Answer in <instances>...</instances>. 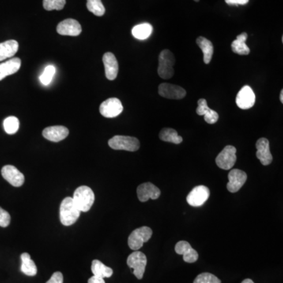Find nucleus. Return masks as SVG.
Masks as SVG:
<instances>
[{
	"mask_svg": "<svg viewBox=\"0 0 283 283\" xmlns=\"http://www.w3.org/2000/svg\"><path fill=\"white\" fill-rule=\"evenodd\" d=\"M80 211L75 205L73 198H65L60 205V220L64 226L74 224L80 217Z\"/></svg>",
	"mask_w": 283,
	"mask_h": 283,
	"instance_id": "f257e3e1",
	"label": "nucleus"
},
{
	"mask_svg": "<svg viewBox=\"0 0 283 283\" xmlns=\"http://www.w3.org/2000/svg\"><path fill=\"white\" fill-rule=\"evenodd\" d=\"M75 205L80 212H88L95 202L93 190L87 186H81L75 190L73 198Z\"/></svg>",
	"mask_w": 283,
	"mask_h": 283,
	"instance_id": "f03ea898",
	"label": "nucleus"
},
{
	"mask_svg": "<svg viewBox=\"0 0 283 283\" xmlns=\"http://www.w3.org/2000/svg\"><path fill=\"white\" fill-rule=\"evenodd\" d=\"M175 59L174 54L168 49L162 50L159 55V65L157 73L160 78L170 79L174 75L173 65Z\"/></svg>",
	"mask_w": 283,
	"mask_h": 283,
	"instance_id": "7ed1b4c3",
	"label": "nucleus"
},
{
	"mask_svg": "<svg viewBox=\"0 0 283 283\" xmlns=\"http://www.w3.org/2000/svg\"><path fill=\"white\" fill-rule=\"evenodd\" d=\"M109 145L116 150H126L135 152L140 147L138 139L131 136H116L109 140Z\"/></svg>",
	"mask_w": 283,
	"mask_h": 283,
	"instance_id": "20e7f679",
	"label": "nucleus"
},
{
	"mask_svg": "<svg viewBox=\"0 0 283 283\" xmlns=\"http://www.w3.org/2000/svg\"><path fill=\"white\" fill-rule=\"evenodd\" d=\"M153 235V231L149 227H142L133 231L129 237V247L131 250H137L143 246L145 242H147Z\"/></svg>",
	"mask_w": 283,
	"mask_h": 283,
	"instance_id": "39448f33",
	"label": "nucleus"
},
{
	"mask_svg": "<svg viewBox=\"0 0 283 283\" xmlns=\"http://www.w3.org/2000/svg\"><path fill=\"white\" fill-rule=\"evenodd\" d=\"M127 264L129 268L133 269V274L138 280H142L143 278L145 267L147 264V258L143 253L138 250L133 252V254L128 257Z\"/></svg>",
	"mask_w": 283,
	"mask_h": 283,
	"instance_id": "423d86ee",
	"label": "nucleus"
},
{
	"mask_svg": "<svg viewBox=\"0 0 283 283\" xmlns=\"http://www.w3.org/2000/svg\"><path fill=\"white\" fill-rule=\"evenodd\" d=\"M236 151L233 145H227L216 156V163L219 168L224 170L233 168L237 160Z\"/></svg>",
	"mask_w": 283,
	"mask_h": 283,
	"instance_id": "0eeeda50",
	"label": "nucleus"
},
{
	"mask_svg": "<svg viewBox=\"0 0 283 283\" xmlns=\"http://www.w3.org/2000/svg\"><path fill=\"white\" fill-rule=\"evenodd\" d=\"M210 196V190L205 186H195L192 189L186 197L187 203L193 207L202 206L205 203V201L209 199Z\"/></svg>",
	"mask_w": 283,
	"mask_h": 283,
	"instance_id": "6e6552de",
	"label": "nucleus"
},
{
	"mask_svg": "<svg viewBox=\"0 0 283 283\" xmlns=\"http://www.w3.org/2000/svg\"><path fill=\"white\" fill-rule=\"evenodd\" d=\"M123 105L117 98H111L101 104L99 111L106 118H114L123 112Z\"/></svg>",
	"mask_w": 283,
	"mask_h": 283,
	"instance_id": "1a4fd4ad",
	"label": "nucleus"
},
{
	"mask_svg": "<svg viewBox=\"0 0 283 283\" xmlns=\"http://www.w3.org/2000/svg\"><path fill=\"white\" fill-rule=\"evenodd\" d=\"M256 103V95L250 86H244L236 96V104L242 110H249Z\"/></svg>",
	"mask_w": 283,
	"mask_h": 283,
	"instance_id": "9d476101",
	"label": "nucleus"
},
{
	"mask_svg": "<svg viewBox=\"0 0 283 283\" xmlns=\"http://www.w3.org/2000/svg\"><path fill=\"white\" fill-rule=\"evenodd\" d=\"M158 93L161 97L168 99H182L186 95V91L180 86L167 83L159 85Z\"/></svg>",
	"mask_w": 283,
	"mask_h": 283,
	"instance_id": "9b49d317",
	"label": "nucleus"
},
{
	"mask_svg": "<svg viewBox=\"0 0 283 283\" xmlns=\"http://www.w3.org/2000/svg\"><path fill=\"white\" fill-rule=\"evenodd\" d=\"M229 182L227 183V188L231 193L239 191L247 180V174L240 169H233L228 174Z\"/></svg>",
	"mask_w": 283,
	"mask_h": 283,
	"instance_id": "f8f14e48",
	"label": "nucleus"
},
{
	"mask_svg": "<svg viewBox=\"0 0 283 283\" xmlns=\"http://www.w3.org/2000/svg\"><path fill=\"white\" fill-rule=\"evenodd\" d=\"M1 173L4 179L15 187H19L24 184V175L14 166H4L1 170Z\"/></svg>",
	"mask_w": 283,
	"mask_h": 283,
	"instance_id": "ddd939ff",
	"label": "nucleus"
},
{
	"mask_svg": "<svg viewBox=\"0 0 283 283\" xmlns=\"http://www.w3.org/2000/svg\"><path fill=\"white\" fill-rule=\"evenodd\" d=\"M137 195L140 201L145 202L149 199H157L160 197V190L153 183H142L137 188Z\"/></svg>",
	"mask_w": 283,
	"mask_h": 283,
	"instance_id": "4468645a",
	"label": "nucleus"
},
{
	"mask_svg": "<svg viewBox=\"0 0 283 283\" xmlns=\"http://www.w3.org/2000/svg\"><path fill=\"white\" fill-rule=\"evenodd\" d=\"M57 32L60 35L77 36L82 32V28L78 21L69 18L64 20L58 24Z\"/></svg>",
	"mask_w": 283,
	"mask_h": 283,
	"instance_id": "2eb2a0df",
	"label": "nucleus"
},
{
	"mask_svg": "<svg viewBox=\"0 0 283 283\" xmlns=\"http://www.w3.org/2000/svg\"><path fill=\"white\" fill-rule=\"evenodd\" d=\"M257 157L259 159L263 165H269L272 162L273 156L270 151V145L268 139L261 138L256 143Z\"/></svg>",
	"mask_w": 283,
	"mask_h": 283,
	"instance_id": "dca6fc26",
	"label": "nucleus"
},
{
	"mask_svg": "<svg viewBox=\"0 0 283 283\" xmlns=\"http://www.w3.org/2000/svg\"><path fill=\"white\" fill-rule=\"evenodd\" d=\"M103 61L106 78L110 80H115L118 77V70H119V65L115 55L113 53H106L103 55Z\"/></svg>",
	"mask_w": 283,
	"mask_h": 283,
	"instance_id": "f3484780",
	"label": "nucleus"
},
{
	"mask_svg": "<svg viewBox=\"0 0 283 283\" xmlns=\"http://www.w3.org/2000/svg\"><path fill=\"white\" fill-rule=\"evenodd\" d=\"M177 254L183 256V261L186 263L196 262L198 259V252L194 250L189 242L186 241H179L175 247Z\"/></svg>",
	"mask_w": 283,
	"mask_h": 283,
	"instance_id": "a211bd4d",
	"label": "nucleus"
},
{
	"mask_svg": "<svg viewBox=\"0 0 283 283\" xmlns=\"http://www.w3.org/2000/svg\"><path fill=\"white\" fill-rule=\"evenodd\" d=\"M69 133V129L64 126H51L43 131V136L49 141L58 142L65 140Z\"/></svg>",
	"mask_w": 283,
	"mask_h": 283,
	"instance_id": "6ab92c4d",
	"label": "nucleus"
},
{
	"mask_svg": "<svg viewBox=\"0 0 283 283\" xmlns=\"http://www.w3.org/2000/svg\"><path fill=\"white\" fill-rule=\"evenodd\" d=\"M196 113L199 116H204L205 121L209 125L216 123L219 120V114L215 110L209 108L207 104V101L204 99L198 101V108Z\"/></svg>",
	"mask_w": 283,
	"mask_h": 283,
	"instance_id": "aec40b11",
	"label": "nucleus"
},
{
	"mask_svg": "<svg viewBox=\"0 0 283 283\" xmlns=\"http://www.w3.org/2000/svg\"><path fill=\"white\" fill-rule=\"evenodd\" d=\"M21 61L20 58H14L0 64V80L5 77L14 74L20 69Z\"/></svg>",
	"mask_w": 283,
	"mask_h": 283,
	"instance_id": "412c9836",
	"label": "nucleus"
},
{
	"mask_svg": "<svg viewBox=\"0 0 283 283\" xmlns=\"http://www.w3.org/2000/svg\"><path fill=\"white\" fill-rule=\"evenodd\" d=\"M247 38L248 34L246 32H242L237 36L236 39L231 43V49L234 53L239 55H247L250 54V47L246 43Z\"/></svg>",
	"mask_w": 283,
	"mask_h": 283,
	"instance_id": "4be33fe9",
	"label": "nucleus"
},
{
	"mask_svg": "<svg viewBox=\"0 0 283 283\" xmlns=\"http://www.w3.org/2000/svg\"><path fill=\"white\" fill-rule=\"evenodd\" d=\"M18 47V43L13 39L0 43V62L13 57L17 53Z\"/></svg>",
	"mask_w": 283,
	"mask_h": 283,
	"instance_id": "5701e85b",
	"label": "nucleus"
},
{
	"mask_svg": "<svg viewBox=\"0 0 283 283\" xmlns=\"http://www.w3.org/2000/svg\"><path fill=\"white\" fill-rule=\"evenodd\" d=\"M196 43L203 52L204 62L205 64L210 63L212 55H213V50H214L212 42L203 36H199L196 40Z\"/></svg>",
	"mask_w": 283,
	"mask_h": 283,
	"instance_id": "b1692460",
	"label": "nucleus"
},
{
	"mask_svg": "<svg viewBox=\"0 0 283 283\" xmlns=\"http://www.w3.org/2000/svg\"><path fill=\"white\" fill-rule=\"evenodd\" d=\"M21 271L28 276H35L37 273V268L35 262L31 259L29 254L24 253L21 254Z\"/></svg>",
	"mask_w": 283,
	"mask_h": 283,
	"instance_id": "393cba45",
	"label": "nucleus"
},
{
	"mask_svg": "<svg viewBox=\"0 0 283 283\" xmlns=\"http://www.w3.org/2000/svg\"><path fill=\"white\" fill-rule=\"evenodd\" d=\"M153 32V26L149 23L137 24L133 28L132 33L136 39L144 40L148 39Z\"/></svg>",
	"mask_w": 283,
	"mask_h": 283,
	"instance_id": "a878e982",
	"label": "nucleus"
},
{
	"mask_svg": "<svg viewBox=\"0 0 283 283\" xmlns=\"http://www.w3.org/2000/svg\"><path fill=\"white\" fill-rule=\"evenodd\" d=\"M92 271L94 276L103 278V279L111 277L114 273L112 269L106 266L104 264L98 260H94L92 261Z\"/></svg>",
	"mask_w": 283,
	"mask_h": 283,
	"instance_id": "bb28decb",
	"label": "nucleus"
},
{
	"mask_svg": "<svg viewBox=\"0 0 283 283\" xmlns=\"http://www.w3.org/2000/svg\"><path fill=\"white\" fill-rule=\"evenodd\" d=\"M159 137L162 141L172 142L174 144H179L183 142V138L178 135L175 129L168 128H164L160 131Z\"/></svg>",
	"mask_w": 283,
	"mask_h": 283,
	"instance_id": "cd10ccee",
	"label": "nucleus"
},
{
	"mask_svg": "<svg viewBox=\"0 0 283 283\" xmlns=\"http://www.w3.org/2000/svg\"><path fill=\"white\" fill-rule=\"evenodd\" d=\"M87 1H88L87 7L90 12H92L98 17L104 15L106 9L101 0H87Z\"/></svg>",
	"mask_w": 283,
	"mask_h": 283,
	"instance_id": "c85d7f7f",
	"label": "nucleus"
},
{
	"mask_svg": "<svg viewBox=\"0 0 283 283\" xmlns=\"http://www.w3.org/2000/svg\"><path fill=\"white\" fill-rule=\"evenodd\" d=\"M20 126L19 120L15 117H9L3 121L4 130L7 134L13 135L17 133Z\"/></svg>",
	"mask_w": 283,
	"mask_h": 283,
	"instance_id": "c756f323",
	"label": "nucleus"
},
{
	"mask_svg": "<svg viewBox=\"0 0 283 283\" xmlns=\"http://www.w3.org/2000/svg\"><path fill=\"white\" fill-rule=\"evenodd\" d=\"M55 73H56V69H55V67H54V65H47V67L45 68L43 73H42L41 76L39 77L40 82H41L43 85H49L50 82H51V80H52Z\"/></svg>",
	"mask_w": 283,
	"mask_h": 283,
	"instance_id": "7c9ffc66",
	"label": "nucleus"
},
{
	"mask_svg": "<svg viewBox=\"0 0 283 283\" xmlns=\"http://www.w3.org/2000/svg\"><path fill=\"white\" fill-rule=\"evenodd\" d=\"M65 0H43V8L46 10H61L65 5Z\"/></svg>",
	"mask_w": 283,
	"mask_h": 283,
	"instance_id": "2f4dec72",
	"label": "nucleus"
},
{
	"mask_svg": "<svg viewBox=\"0 0 283 283\" xmlns=\"http://www.w3.org/2000/svg\"><path fill=\"white\" fill-rule=\"evenodd\" d=\"M194 283H221V281L214 275L205 272L197 276Z\"/></svg>",
	"mask_w": 283,
	"mask_h": 283,
	"instance_id": "473e14b6",
	"label": "nucleus"
},
{
	"mask_svg": "<svg viewBox=\"0 0 283 283\" xmlns=\"http://www.w3.org/2000/svg\"><path fill=\"white\" fill-rule=\"evenodd\" d=\"M10 223V216L6 210L0 207V227H6Z\"/></svg>",
	"mask_w": 283,
	"mask_h": 283,
	"instance_id": "72a5a7b5",
	"label": "nucleus"
},
{
	"mask_svg": "<svg viewBox=\"0 0 283 283\" xmlns=\"http://www.w3.org/2000/svg\"><path fill=\"white\" fill-rule=\"evenodd\" d=\"M46 283H63V275L59 272H54Z\"/></svg>",
	"mask_w": 283,
	"mask_h": 283,
	"instance_id": "f704fd0d",
	"label": "nucleus"
},
{
	"mask_svg": "<svg viewBox=\"0 0 283 283\" xmlns=\"http://www.w3.org/2000/svg\"><path fill=\"white\" fill-rule=\"evenodd\" d=\"M250 0H225L226 3L231 6H239V5H246Z\"/></svg>",
	"mask_w": 283,
	"mask_h": 283,
	"instance_id": "c9c22d12",
	"label": "nucleus"
},
{
	"mask_svg": "<svg viewBox=\"0 0 283 283\" xmlns=\"http://www.w3.org/2000/svg\"><path fill=\"white\" fill-rule=\"evenodd\" d=\"M88 283H106L104 281V279L103 278L97 277V276H92V278H90L89 280H88Z\"/></svg>",
	"mask_w": 283,
	"mask_h": 283,
	"instance_id": "e433bc0d",
	"label": "nucleus"
},
{
	"mask_svg": "<svg viewBox=\"0 0 283 283\" xmlns=\"http://www.w3.org/2000/svg\"><path fill=\"white\" fill-rule=\"evenodd\" d=\"M242 283H254L253 280H250V279H247V280H245L244 281L242 282Z\"/></svg>",
	"mask_w": 283,
	"mask_h": 283,
	"instance_id": "4c0bfd02",
	"label": "nucleus"
},
{
	"mask_svg": "<svg viewBox=\"0 0 283 283\" xmlns=\"http://www.w3.org/2000/svg\"><path fill=\"white\" fill-rule=\"evenodd\" d=\"M280 102L283 103V90H281V92H280Z\"/></svg>",
	"mask_w": 283,
	"mask_h": 283,
	"instance_id": "58836bf2",
	"label": "nucleus"
},
{
	"mask_svg": "<svg viewBox=\"0 0 283 283\" xmlns=\"http://www.w3.org/2000/svg\"><path fill=\"white\" fill-rule=\"evenodd\" d=\"M194 1H195V2H199V0H194Z\"/></svg>",
	"mask_w": 283,
	"mask_h": 283,
	"instance_id": "ea45409f",
	"label": "nucleus"
}]
</instances>
